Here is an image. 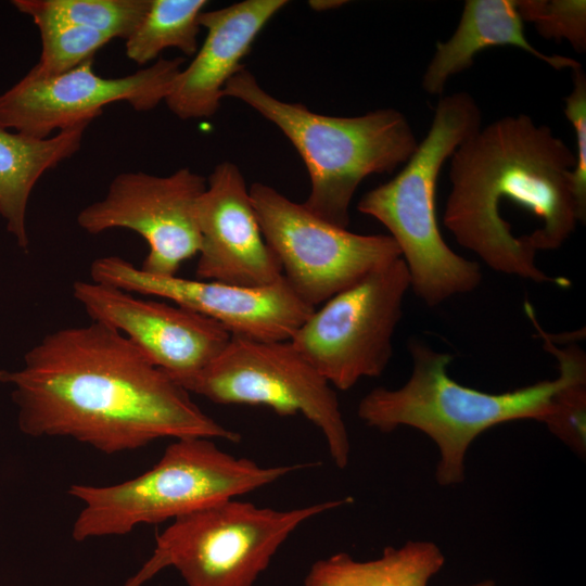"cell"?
<instances>
[{"mask_svg": "<svg viewBox=\"0 0 586 586\" xmlns=\"http://www.w3.org/2000/svg\"><path fill=\"white\" fill-rule=\"evenodd\" d=\"M346 1L344 0H310L308 1L309 7L315 11H328L332 9L340 8L344 5Z\"/></svg>", "mask_w": 586, "mask_h": 586, "instance_id": "27", "label": "cell"}, {"mask_svg": "<svg viewBox=\"0 0 586 586\" xmlns=\"http://www.w3.org/2000/svg\"><path fill=\"white\" fill-rule=\"evenodd\" d=\"M527 318L534 324L544 348L556 357L565 381L556 392L549 415L544 420L549 431L582 456L586 453V355L574 342L558 347L536 320L532 305L525 303Z\"/></svg>", "mask_w": 586, "mask_h": 586, "instance_id": "21", "label": "cell"}, {"mask_svg": "<svg viewBox=\"0 0 586 586\" xmlns=\"http://www.w3.org/2000/svg\"><path fill=\"white\" fill-rule=\"evenodd\" d=\"M521 20L550 40H566L578 53L586 50L585 0H517Z\"/></svg>", "mask_w": 586, "mask_h": 586, "instance_id": "24", "label": "cell"}, {"mask_svg": "<svg viewBox=\"0 0 586 586\" xmlns=\"http://www.w3.org/2000/svg\"><path fill=\"white\" fill-rule=\"evenodd\" d=\"M37 25L67 24L127 39L144 17L150 0H14Z\"/></svg>", "mask_w": 586, "mask_h": 586, "instance_id": "22", "label": "cell"}, {"mask_svg": "<svg viewBox=\"0 0 586 586\" xmlns=\"http://www.w3.org/2000/svg\"><path fill=\"white\" fill-rule=\"evenodd\" d=\"M207 3L205 0H150L144 17L125 40L127 58L144 65L169 48L187 56L194 55L199 49V18Z\"/></svg>", "mask_w": 586, "mask_h": 586, "instance_id": "20", "label": "cell"}, {"mask_svg": "<svg viewBox=\"0 0 586 586\" xmlns=\"http://www.w3.org/2000/svg\"><path fill=\"white\" fill-rule=\"evenodd\" d=\"M184 63L183 58L158 59L130 75L104 78L93 59L55 76L28 72L0 94V126L44 139L102 114L114 102H127L136 111L156 107L167 97Z\"/></svg>", "mask_w": 586, "mask_h": 586, "instance_id": "12", "label": "cell"}, {"mask_svg": "<svg viewBox=\"0 0 586 586\" xmlns=\"http://www.w3.org/2000/svg\"><path fill=\"white\" fill-rule=\"evenodd\" d=\"M411 281L402 257L370 271L326 301L290 340L340 391L381 375L393 354V335Z\"/></svg>", "mask_w": 586, "mask_h": 586, "instance_id": "9", "label": "cell"}, {"mask_svg": "<svg viewBox=\"0 0 586 586\" xmlns=\"http://www.w3.org/2000/svg\"><path fill=\"white\" fill-rule=\"evenodd\" d=\"M222 95L244 102L283 132L309 175L310 191L303 205L345 229L360 182L405 164L419 143L406 116L395 109L354 117L317 114L302 103L275 98L246 68L226 84Z\"/></svg>", "mask_w": 586, "mask_h": 586, "instance_id": "4", "label": "cell"}, {"mask_svg": "<svg viewBox=\"0 0 586 586\" xmlns=\"http://www.w3.org/2000/svg\"><path fill=\"white\" fill-rule=\"evenodd\" d=\"M0 383L30 437H69L106 455L166 437L241 440L123 333L97 321L44 335L23 367L0 369Z\"/></svg>", "mask_w": 586, "mask_h": 586, "instance_id": "1", "label": "cell"}, {"mask_svg": "<svg viewBox=\"0 0 586 586\" xmlns=\"http://www.w3.org/2000/svg\"><path fill=\"white\" fill-rule=\"evenodd\" d=\"M73 296L92 321L123 333L173 380L207 366L232 336L219 322L201 314L91 280L75 281Z\"/></svg>", "mask_w": 586, "mask_h": 586, "instance_id": "14", "label": "cell"}, {"mask_svg": "<svg viewBox=\"0 0 586 586\" xmlns=\"http://www.w3.org/2000/svg\"><path fill=\"white\" fill-rule=\"evenodd\" d=\"M205 188L206 178L189 168L168 176L122 173L101 200L78 213L77 224L90 234L116 228L137 232L149 246L140 269L175 276L200 251L196 204Z\"/></svg>", "mask_w": 586, "mask_h": 586, "instance_id": "11", "label": "cell"}, {"mask_svg": "<svg viewBox=\"0 0 586 586\" xmlns=\"http://www.w3.org/2000/svg\"><path fill=\"white\" fill-rule=\"evenodd\" d=\"M41 53L30 73L49 77L68 72L88 60L113 39L107 35L67 24L37 25Z\"/></svg>", "mask_w": 586, "mask_h": 586, "instance_id": "23", "label": "cell"}, {"mask_svg": "<svg viewBox=\"0 0 586 586\" xmlns=\"http://www.w3.org/2000/svg\"><path fill=\"white\" fill-rule=\"evenodd\" d=\"M288 3L286 0H244L203 11L199 22L206 29V37L191 63L175 78L164 100L169 111L180 119L216 114L226 84L244 68L241 61L254 40Z\"/></svg>", "mask_w": 586, "mask_h": 586, "instance_id": "16", "label": "cell"}, {"mask_svg": "<svg viewBox=\"0 0 586 586\" xmlns=\"http://www.w3.org/2000/svg\"><path fill=\"white\" fill-rule=\"evenodd\" d=\"M468 586H496V583L492 579H484Z\"/></svg>", "mask_w": 586, "mask_h": 586, "instance_id": "28", "label": "cell"}, {"mask_svg": "<svg viewBox=\"0 0 586 586\" xmlns=\"http://www.w3.org/2000/svg\"><path fill=\"white\" fill-rule=\"evenodd\" d=\"M445 564L440 547L426 540L387 546L372 560L337 552L314 562L304 586H428Z\"/></svg>", "mask_w": 586, "mask_h": 586, "instance_id": "19", "label": "cell"}, {"mask_svg": "<svg viewBox=\"0 0 586 586\" xmlns=\"http://www.w3.org/2000/svg\"><path fill=\"white\" fill-rule=\"evenodd\" d=\"M444 225L492 269L566 285L535 264L583 222L573 192L575 153L525 114L501 117L451 154Z\"/></svg>", "mask_w": 586, "mask_h": 586, "instance_id": "2", "label": "cell"}, {"mask_svg": "<svg viewBox=\"0 0 586 586\" xmlns=\"http://www.w3.org/2000/svg\"><path fill=\"white\" fill-rule=\"evenodd\" d=\"M90 278L132 294L173 302L219 322L231 335L259 341H290L315 309L297 297L283 277L267 286H237L151 275L110 255L92 262Z\"/></svg>", "mask_w": 586, "mask_h": 586, "instance_id": "13", "label": "cell"}, {"mask_svg": "<svg viewBox=\"0 0 586 586\" xmlns=\"http://www.w3.org/2000/svg\"><path fill=\"white\" fill-rule=\"evenodd\" d=\"M249 191L263 235L281 264L284 280L313 308L379 266L402 257L390 235L351 232L262 182L253 183Z\"/></svg>", "mask_w": 586, "mask_h": 586, "instance_id": "10", "label": "cell"}, {"mask_svg": "<svg viewBox=\"0 0 586 586\" xmlns=\"http://www.w3.org/2000/svg\"><path fill=\"white\" fill-rule=\"evenodd\" d=\"M572 72L573 87L564 99L563 112L576 137L575 167L572 174L573 192L583 222L586 219V75L582 64Z\"/></svg>", "mask_w": 586, "mask_h": 586, "instance_id": "25", "label": "cell"}, {"mask_svg": "<svg viewBox=\"0 0 586 586\" xmlns=\"http://www.w3.org/2000/svg\"><path fill=\"white\" fill-rule=\"evenodd\" d=\"M481 111L468 92L443 97L425 138L404 168L367 192L360 213L381 222L399 247L411 289L426 305L475 290L480 265L454 252L443 239L436 217V183L443 164L481 128Z\"/></svg>", "mask_w": 586, "mask_h": 586, "instance_id": "3", "label": "cell"}, {"mask_svg": "<svg viewBox=\"0 0 586 586\" xmlns=\"http://www.w3.org/2000/svg\"><path fill=\"white\" fill-rule=\"evenodd\" d=\"M156 573L154 568L145 562L144 565L138 571L136 575L127 579L124 586H142L146 581L152 578Z\"/></svg>", "mask_w": 586, "mask_h": 586, "instance_id": "26", "label": "cell"}, {"mask_svg": "<svg viewBox=\"0 0 586 586\" xmlns=\"http://www.w3.org/2000/svg\"><path fill=\"white\" fill-rule=\"evenodd\" d=\"M497 46L517 47L555 69H573L581 64L568 56L545 54L532 46L525 37L517 0H467L451 37L436 42L422 77L424 91L441 94L451 76L473 65L479 52Z\"/></svg>", "mask_w": 586, "mask_h": 586, "instance_id": "17", "label": "cell"}, {"mask_svg": "<svg viewBox=\"0 0 586 586\" xmlns=\"http://www.w3.org/2000/svg\"><path fill=\"white\" fill-rule=\"evenodd\" d=\"M196 218L201 233L195 268L199 280L260 288L283 277L235 164L225 161L214 168L198 201Z\"/></svg>", "mask_w": 586, "mask_h": 586, "instance_id": "15", "label": "cell"}, {"mask_svg": "<svg viewBox=\"0 0 586 586\" xmlns=\"http://www.w3.org/2000/svg\"><path fill=\"white\" fill-rule=\"evenodd\" d=\"M352 501L279 510L225 500L175 519L157 535L150 558L161 571L177 570L186 586H253L297 527Z\"/></svg>", "mask_w": 586, "mask_h": 586, "instance_id": "7", "label": "cell"}, {"mask_svg": "<svg viewBox=\"0 0 586 586\" xmlns=\"http://www.w3.org/2000/svg\"><path fill=\"white\" fill-rule=\"evenodd\" d=\"M412 372L400 387H375L358 404L357 415L368 426L390 433L410 426L428 435L437 446L435 477L442 486L460 484L464 459L473 441L486 430L509 421L533 419L544 422L556 392L565 381L564 371L513 391L494 394L453 380L447 367L453 356L418 340L408 345Z\"/></svg>", "mask_w": 586, "mask_h": 586, "instance_id": "5", "label": "cell"}, {"mask_svg": "<svg viewBox=\"0 0 586 586\" xmlns=\"http://www.w3.org/2000/svg\"><path fill=\"white\" fill-rule=\"evenodd\" d=\"M317 463L260 466L224 451L215 440H174L150 470L128 481L95 486L73 484L84 504L72 528L76 542L120 536L141 524L175 520L268 486Z\"/></svg>", "mask_w": 586, "mask_h": 586, "instance_id": "6", "label": "cell"}, {"mask_svg": "<svg viewBox=\"0 0 586 586\" xmlns=\"http://www.w3.org/2000/svg\"><path fill=\"white\" fill-rule=\"evenodd\" d=\"M90 123H78L44 139L0 126V216L21 250L29 246L26 213L34 187L46 171L79 151Z\"/></svg>", "mask_w": 586, "mask_h": 586, "instance_id": "18", "label": "cell"}, {"mask_svg": "<svg viewBox=\"0 0 586 586\" xmlns=\"http://www.w3.org/2000/svg\"><path fill=\"white\" fill-rule=\"evenodd\" d=\"M174 381L215 404L264 406L282 417L302 415L322 433L335 467L348 466L351 442L336 393L290 341L232 335L207 366Z\"/></svg>", "mask_w": 586, "mask_h": 586, "instance_id": "8", "label": "cell"}]
</instances>
